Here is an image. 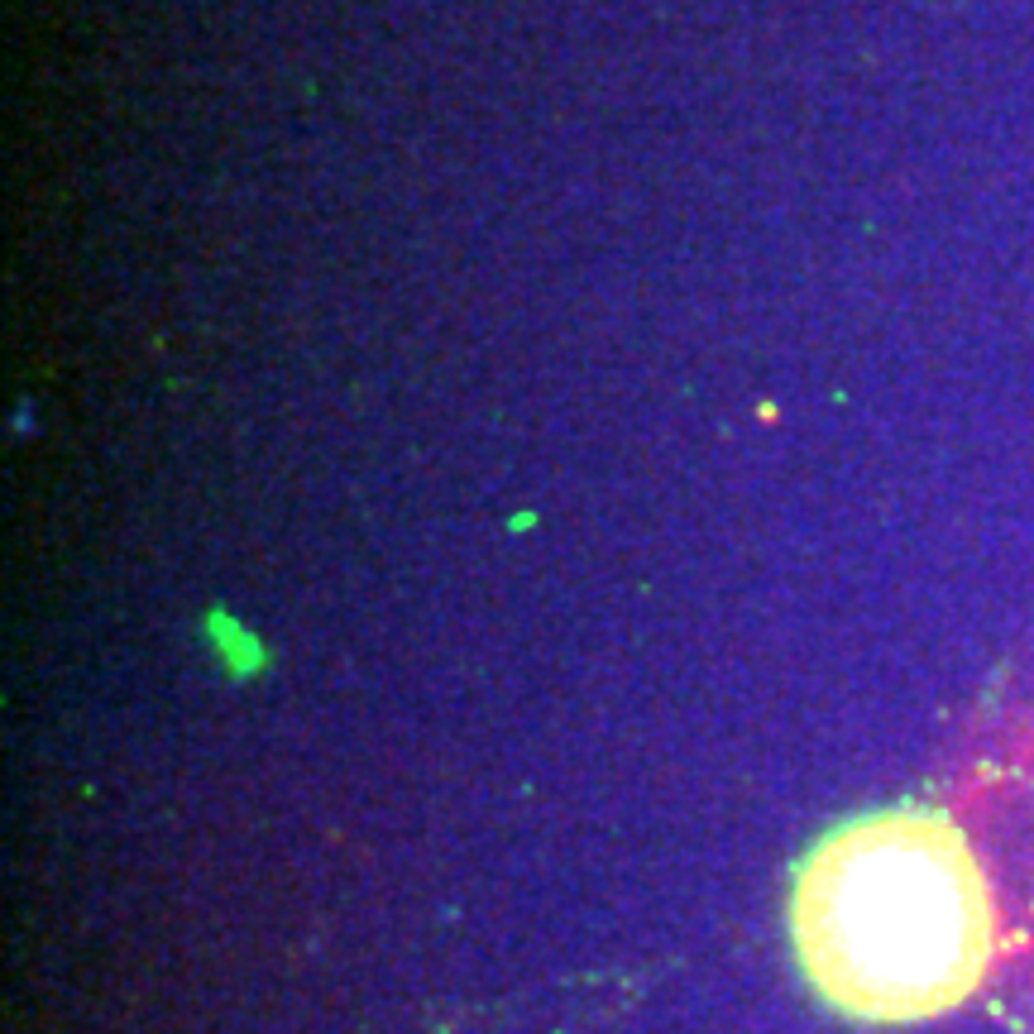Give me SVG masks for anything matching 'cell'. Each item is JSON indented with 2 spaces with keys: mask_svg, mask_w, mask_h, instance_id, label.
Masks as SVG:
<instances>
[{
  "mask_svg": "<svg viewBox=\"0 0 1034 1034\" xmlns=\"http://www.w3.org/2000/svg\"><path fill=\"white\" fill-rule=\"evenodd\" d=\"M790 934L828 1006L906 1025L977 992L996 910L963 828L930 804H886L810 848L790 891Z\"/></svg>",
  "mask_w": 1034,
  "mask_h": 1034,
  "instance_id": "1",
  "label": "cell"
}]
</instances>
